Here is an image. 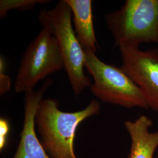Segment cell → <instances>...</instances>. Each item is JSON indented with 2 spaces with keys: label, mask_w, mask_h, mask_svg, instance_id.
Wrapping results in <instances>:
<instances>
[{
  "label": "cell",
  "mask_w": 158,
  "mask_h": 158,
  "mask_svg": "<svg viewBox=\"0 0 158 158\" xmlns=\"http://www.w3.org/2000/svg\"><path fill=\"white\" fill-rule=\"evenodd\" d=\"M98 101L93 100L85 109L63 112L55 99H43L37 110L35 124L40 142L50 158H77L74 151L76 131L85 119L100 112Z\"/></svg>",
  "instance_id": "6da1fadb"
},
{
  "label": "cell",
  "mask_w": 158,
  "mask_h": 158,
  "mask_svg": "<svg viewBox=\"0 0 158 158\" xmlns=\"http://www.w3.org/2000/svg\"><path fill=\"white\" fill-rule=\"evenodd\" d=\"M38 19L42 29L56 38L72 89L79 97L92 84L84 73L85 51L73 29L70 6L65 0H60L52 10H42Z\"/></svg>",
  "instance_id": "7a4b0ae2"
},
{
  "label": "cell",
  "mask_w": 158,
  "mask_h": 158,
  "mask_svg": "<svg viewBox=\"0 0 158 158\" xmlns=\"http://www.w3.org/2000/svg\"><path fill=\"white\" fill-rule=\"evenodd\" d=\"M105 19L115 46L158 44V0H127L119 10L107 14Z\"/></svg>",
  "instance_id": "3957f363"
},
{
  "label": "cell",
  "mask_w": 158,
  "mask_h": 158,
  "mask_svg": "<svg viewBox=\"0 0 158 158\" xmlns=\"http://www.w3.org/2000/svg\"><path fill=\"white\" fill-rule=\"evenodd\" d=\"M95 53L85 51V67L94 79L92 94L102 102L124 107L149 108L141 89L122 68L103 62Z\"/></svg>",
  "instance_id": "277c9868"
},
{
  "label": "cell",
  "mask_w": 158,
  "mask_h": 158,
  "mask_svg": "<svg viewBox=\"0 0 158 158\" xmlns=\"http://www.w3.org/2000/svg\"><path fill=\"white\" fill-rule=\"evenodd\" d=\"M64 68L56 38L46 29L29 45L23 55L15 82L17 93L34 90L40 80Z\"/></svg>",
  "instance_id": "5b68a950"
},
{
  "label": "cell",
  "mask_w": 158,
  "mask_h": 158,
  "mask_svg": "<svg viewBox=\"0 0 158 158\" xmlns=\"http://www.w3.org/2000/svg\"><path fill=\"white\" fill-rule=\"evenodd\" d=\"M122 69L139 88L149 108L158 111V49L145 51L139 48L119 47Z\"/></svg>",
  "instance_id": "8992f818"
},
{
  "label": "cell",
  "mask_w": 158,
  "mask_h": 158,
  "mask_svg": "<svg viewBox=\"0 0 158 158\" xmlns=\"http://www.w3.org/2000/svg\"><path fill=\"white\" fill-rule=\"evenodd\" d=\"M52 83L51 79H46L39 90L25 93L23 130L12 158H50L36 134L35 117L43 96Z\"/></svg>",
  "instance_id": "52a82bcc"
},
{
  "label": "cell",
  "mask_w": 158,
  "mask_h": 158,
  "mask_svg": "<svg viewBox=\"0 0 158 158\" xmlns=\"http://www.w3.org/2000/svg\"><path fill=\"white\" fill-rule=\"evenodd\" d=\"M124 125L131 139L128 158H153L158 148V131L150 132L151 119L143 115L134 121H125Z\"/></svg>",
  "instance_id": "ba28073f"
},
{
  "label": "cell",
  "mask_w": 158,
  "mask_h": 158,
  "mask_svg": "<svg viewBox=\"0 0 158 158\" xmlns=\"http://www.w3.org/2000/svg\"><path fill=\"white\" fill-rule=\"evenodd\" d=\"M72 12L75 33L85 50L96 52L98 49L93 24L92 1L65 0Z\"/></svg>",
  "instance_id": "9c48e42d"
},
{
  "label": "cell",
  "mask_w": 158,
  "mask_h": 158,
  "mask_svg": "<svg viewBox=\"0 0 158 158\" xmlns=\"http://www.w3.org/2000/svg\"><path fill=\"white\" fill-rule=\"evenodd\" d=\"M51 2L49 0H1L0 17L4 18L11 10L19 11L31 10L36 4H45Z\"/></svg>",
  "instance_id": "30bf717a"
},
{
  "label": "cell",
  "mask_w": 158,
  "mask_h": 158,
  "mask_svg": "<svg viewBox=\"0 0 158 158\" xmlns=\"http://www.w3.org/2000/svg\"><path fill=\"white\" fill-rule=\"evenodd\" d=\"M10 130L8 121L4 118L0 119V149L2 150L6 145L7 136Z\"/></svg>",
  "instance_id": "8fae6325"
},
{
  "label": "cell",
  "mask_w": 158,
  "mask_h": 158,
  "mask_svg": "<svg viewBox=\"0 0 158 158\" xmlns=\"http://www.w3.org/2000/svg\"><path fill=\"white\" fill-rule=\"evenodd\" d=\"M11 80L9 76L0 72V95L2 96L8 92L11 88Z\"/></svg>",
  "instance_id": "7c38bea8"
}]
</instances>
